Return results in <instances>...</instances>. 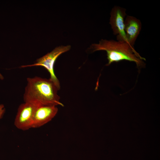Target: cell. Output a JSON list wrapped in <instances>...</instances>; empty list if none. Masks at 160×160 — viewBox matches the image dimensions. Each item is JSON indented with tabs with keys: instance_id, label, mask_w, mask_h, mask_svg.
I'll return each mask as SVG.
<instances>
[{
	"instance_id": "obj_2",
	"label": "cell",
	"mask_w": 160,
	"mask_h": 160,
	"mask_svg": "<svg viewBox=\"0 0 160 160\" xmlns=\"http://www.w3.org/2000/svg\"><path fill=\"white\" fill-rule=\"evenodd\" d=\"M91 48L93 52L100 50L106 52L108 61L106 66L123 60L135 62L138 67L145 65L143 60H145V58L126 42L102 39L98 43L92 44Z\"/></svg>"
},
{
	"instance_id": "obj_3",
	"label": "cell",
	"mask_w": 160,
	"mask_h": 160,
	"mask_svg": "<svg viewBox=\"0 0 160 160\" xmlns=\"http://www.w3.org/2000/svg\"><path fill=\"white\" fill-rule=\"evenodd\" d=\"M70 45L61 46L56 47L52 51L42 57L38 59L36 62L32 64L22 65V68L34 66H41L44 67L49 73V79L56 86L58 89H60V81L54 72L55 62L58 57L63 53L69 51L71 49Z\"/></svg>"
},
{
	"instance_id": "obj_1",
	"label": "cell",
	"mask_w": 160,
	"mask_h": 160,
	"mask_svg": "<svg viewBox=\"0 0 160 160\" xmlns=\"http://www.w3.org/2000/svg\"><path fill=\"white\" fill-rule=\"evenodd\" d=\"M57 88L49 79L35 76L27 79V84L23 95L25 102L36 105L57 106L64 105L60 102Z\"/></svg>"
},
{
	"instance_id": "obj_8",
	"label": "cell",
	"mask_w": 160,
	"mask_h": 160,
	"mask_svg": "<svg viewBox=\"0 0 160 160\" xmlns=\"http://www.w3.org/2000/svg\"><path fill=\"white\" fill-rule=\"evenodd\" d=\"M5 111V109L4 105L0 104V119L2 117Z\"/></svg>"
},
{
	"instance_id": "obj_6",
	"label": "cell",
	"mask_w": 160,
	"mask_h": 160,
	"mask_svg": "<svg viewBox=\"0 0 160 160\" xmlns=\"http://www.w3.org/2000/svg\"><path fill=\"white\" fill-rule=\"evenodd\" d=\"M58 111L56 106H37L33 116L32 128L40 127L49 122L55 116Z\"/></svg>"
},
{
	"instance_id": "obj_9",
	"label": "cell",
	"mask_w": 160,
	"mask_h": 160,
	"mask_svg": "<svg viewBox=\"0 0 160 160\" xmlns=\"http://www.w3.org/2000/svg\"><path fill=\"white\" fill-rule=\"evenodd\" d=\"M4 77L2 75V74L0 73V79L1 80H3L4 79Z\"/></svg>"
},
{
	"instance_id": "obj_7",
	"label": "cell",
	"mask_w": 160,
	"mask_h": 160,
	"mask_svg": "<svg viewBox=\"0 0 160 160\" xmlns=\"http://www.w3.org/2000/svg\"><path fill=\"white\" fill-rule=\"evenodd\" d=\"M124 31L128 43L133 47L142 27L140 20L132 16L127 15L124 20Z\"/></svg>"
},
{
	"instance_id": "obj_4",
	"label": "cell",
	"mask_w": 160,
	"mask_h": 160,
	"mask_svg": "<svg viewBox=\"0 0 160 160\" xmlns=\"http://www.w3.org/2000/svg\"><path fill=\"white\" fill-rule=\"evenodd\" d=\"M37 106L28 102L21 104L18 107L15 119V126L23 131L32 128L33 116Z\"/></svg>"
},
{
	"instance_id": "obj_5",
	"label": "cell",
	"mask_w": 160,
	"mask_h": 160,
	"mask_svg": "<svg viewBox=\"0 0 160 160\" xmlns=\"http://www.w3.org/2000/svg\"><path fill=\"white\" fill-rule=\"evenodd\" d=\"M126 15L125 8L114 6L110 12L109 24L113 34L117 35V40L128 43L124 31V18Z\"/></svg>"
}]
</instances>
